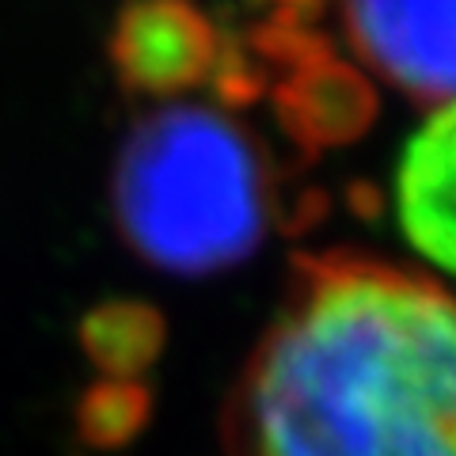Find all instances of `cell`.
Here are the masks:
<instances>
[{"instance_id": "5b68a950", "label": "cell", "mask_w": 456, "mask_h": 456, "mask_svg": "<svg viewBox=\"0 0 456 456\" xmlns=\"http://www.w3.org/2000/svg\"><path fill=\"white\" fill-rule=\"evenodd\" d=\"M399 221L426 259L456 274V99L407 145L399 167Z\"/></svg>"}, {"instance_id": "6da1fadb", "label": "cell", "mask_w": 456, "mask_h": 456, "mask_svg": "<svg viewBox=\"0 0 456 456\" xmlns=\"http://www.w3.org/2000/svg\"><path fill=\"white\" fill-rule=\"evenodd\" d=\"M221 434L224 456H456V297L365 255H297Z\"/></svg>"}, {"instance_id": "8992f818", "label": "cell", "mask_w": 456, "mask_h": 456, "mask_svg": "<svg viewBox=\"0 0 456 456\" xmlns=\"http://www.w3.org/2000/svg\"><path fill=\"white\" fill-rule=\"evenodd\" d=\"M285 126L312 145H331L362 134L373 118V92L362 73L316 57L308 65H297V73L278 95Z\"/></svg>"}, {"instance_id": "3957f363", "label": "cell", "mask_w": 456, "mask_h": 456, "mask_svg": "<svg viewBox=\"0 0 456 456\" xmlns=\"http://www.w3.org/2000/svg\"><path fill=\"white\" fill-rule=\"evenodd\" d=\"M362 61L415 99H456V0H342Z\"/></svg>"}, {"instance_id": "277c9868", "label": "cell", "mask_w": 456, "mask_h": 456, "mask_svg": "<svg viewBox=\"0 0 456 456\" xmlns=\"http://www.w3.org/2000/svg\"><path fill=\"white\" fill-rule=\"evenodd\" d=\"M110 61L130 92L175 95L217 73L221 42L194 0H126L110 35Z\"/></svg>"}, {"instance_id": "ba28073f", "label": "cell", "mask_w": 456, "mask_h": 456, "mask_svg": "<svg viewBox=\"0 0 456 456\" xmlns=\"http://www.w3.org/2000/svg\"><path fill=\"white\" fill-rule=\"evenodd\" d=\"M152 419V388L141 380H95L77 403V437L92 449H126Z\"/></svg>"}, {"instance_id": "52a82bcc", "label": "cell", "mask_w": 456, "mask_h": 456, "mask_svg": "<svg viewBox=\"0 0 456 456\" xmlns=\"http://www.w3.org/2000/svg\"><path fill=\"white\" fill-rule=\"evenodd\" d=\"M80 350L114 380H137V373L160 358L164 316L145 301H107L80 320Z\"/></svg>"}, {"instance_id": "7a4b0ae2", "label": "cell", "mask_w": 456, "mask_h": 456, "mask_svg": "<svg viewBox=\"0 0 456 456\" xmlns=\"http://www.w3.org/2000/svg\"><path fill=\"white\" fill-rule=\"evenodd\" d=\"M122 236L171 274H213L259 248L270 198L255 141L209 107L141 118L114 171Z\"/></svg>"}]
</instances>
